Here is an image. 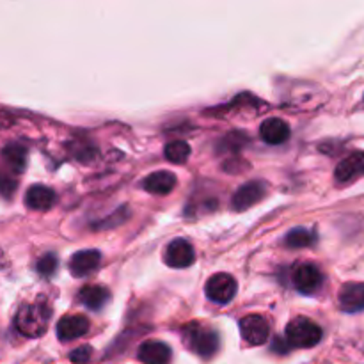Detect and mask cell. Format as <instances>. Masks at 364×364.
Returning <instances> with one entry per match:
<instances>
[{
	"label": "cell",
	"instance_id": "7",
	"mask_svg": "<svg viewBox=\"0 0 364 364\" xmlns=\"http://www.w3.org/2000/svg\"><path fill=\"white\" fill-rule=\"evenodd\" d=\"M323 283V276L320 269L313 263H302L294 272V284L297 291L304 295H313L320 290Z\"/></svg>",
	"mask_w": 364,
	"mask_h": 364
},
{
	"label": "cell",
	"instance_id": "18",
	"mask_svg": "<svg viewBox=\"0 0 364 364\" xmlns=\"http://www.w3.org/2000/svg\"><path fill=\"white\" fill-rule=\"evenodd\" d=\"M109 290H107L105 287H100V284H87V287L82 288L80 294H78V299H80L82 304H84L85 308L92 309V311L102 309L103 306L109 302Z\"/></svg>",
	"mask_w": 364,
	"mask_h": 364
},
{
	"label": "cell",
	"instance_id": "2",
	"mask_svg": "<svg viewBox=\"0 0 364 364\" xmlns=\"http://www.w3.org/2000/svg\"><path fill=\"white\" fill-rule=\"evenodd\" d=\"M183 336L187 345L191 347V350L205 359L215 355L220 347L219 334L215 331L199 326V323H191V326L185 327Z\"/></svg>",
	"mask_w": 364,
	"mask_h": 364
},
{
	"label": "cell",
	"instance_id": "16",
	"mask_svg": "<svg viewBox=\"0 0 364 364\" xmlns=\"http://www.w3.org/2000/svg\"><path fill=\"white\" fill-rule=\"evenodd\" d=\"M53 203H55V194L52 188L45 187V185H32L25 194V205L36 212H46L52 208Z\"/></svg>",
	"mask_w": 364,
	"mask_h": 364
},
{
	"label": "cell",
	"instance_id": "5",
	"mask_svg": "<svg viewBox=\"0 0 364 364\" xmlns=\"http://www.w3.org/2000/svg\"><path fill=\"white\" fill-rule=\"evenodd\" d=\"M240 333L242 338L252 347L265 345L270 336V326L262 315H247L240 320Z\"/></svg>",
	"mask_w": 364,
	"mask_h": 364
},
{
	"label": "cell",
	"instance_id": "13",
	"mask_svg": "<svg viewBox=\"0 0 364 364\" xmlns=\"http://www.w3.org/2000/svg\"><path fill=\"white\" fill-rule=\"evenodd\" d=\"M137 358L144 364H167L171 361V348L164 341L149 340L139 347Z\"/></svg>",
	"mask_w": 364,
	"mask_h": 364
},
{
	"label": "cell",
	"instance_id": "15",
	"mask_svg": "<svg viewBox=\"0 0 364 364\" xmlns=\"http://www.w3.org/2000/svg\"><path fill=\"white\" fill-rule=\"evenodd\" d=\"M142 187H144L146 192L153 196H167L176 187V176L169 173V171H156V173L144 178Z\"/></svg>",
	"mask_w": 364,
	"mask_h": 364
},
{
	"label": "cell",
	"instance_id": "6",
	"mask_svg": "<svg viewBox=\"0 0 364 364\" xmlns=\"http://www.w3.org/2000/svg\"><path fill=\"white\" fill-rule=\"evenodd\" d=\"M364 176V151L350 153L338 164L334 180L338 185H350Z\"/></svg>",
	"mask_w": 364,
	"mask_h": 364
},
{
	"label": "cell",
	"instance_id": "8",
	"mask_svg": "<svg viewBox=\"0 0 364 364\" xmlns=\"http://www.w3.org/2000/svg\"><path fill=\"white\" fill-rule=\"evenodd\" d=\"M164 259H166L167 265L173 267V269H187V267H191L196 259L194 247H192L191 242H187L185 238H176V240H173L166 247Z\"/></svg>",
	"mask_w": 364,
	"mask_h": 364
},
{
	"label": "cell",
	"instance_id": "4",
	"mask_svg": "<svg viewBox=\"0 0 364 364\" xmlns=\"http://www.w3.org/2000/svg\"><path fill=\"white\" fill-rule=\"evenodd\" d=\"M237 281L230 274H215L206 281L205 294L217 304H228L237 295Z\"/></svg>",
	"mask_w": 364,
	"mask_h": 364
},
{
	"label": "cell",
	"instance_id": "20",
	"mask_svg": "<svg viewBox=\"0 0 364 364\" xmlns=\"http://www.w3.org/2000/svg\"><path fill=\"white\" fill-rule=\"evenodd\" d=\"M164 155L173 164H185L191 156V146L185 141H173L166 146Z\"/></svg>",
	"mask_w": 364,
	"mask_h": 364
},
{
	"label": "cell",
	"instance_id": "17",
	"mask_svg": "<svg viewBox=\"0 0 364 364\" xmlns=\"http://www.w3.org/2000/svg\"><path fill=\"white\" fill-rule=\"evenodd\" d=\"M2 160L14 173H23L27 167V148L20 142H9L2 148Z\"/></svg>",
	"mask_w": 364,
	"mask_h": 364
},
{
	"label": "cell",
	"instance_id": "22",
	"mask_svg": "<svg viewBox=\"0 0 364 364\" xmlns=\"http://www.w3.org/2000/svg\"><path fill=\"white\" fill-rule=\"evenodd\" d=\"M18 188V181L13 176H9L7 173L0 171V196L6 199H11L14 196Z\"/></svg>",
	"mask_w": 364,
	"mask_h": 364
},
{
	"label": "cell",
	"instance_id": "14",
	"mask_svg": "<svg viewBox=\"0 0 364 364\" xmlns=\"http://www.w3.org/2000/svg\"><path fill=\"white\" fill-rule=\"evenodd\" d=\"M259 135L267 144H283L290 137V127L287 121L279 119V117H270V119L263 121L262 128H259Z\"/></svg>",
	"mask_w": 364,
	"mask_h": 364
},
{
	"label": "cell",
	"instance_id": "3",
	"mask_svg": "<svg viewBox=\"0 0 364 364\" xmlns=\"http://www.w3.org/2000/svg\"><path fill=\"white\" fill-rule=\"evenodd\" d=\"M322 340V329L318 323L306 316L291 320L287 327V341L290 347L295 348H311L320 343Z\"/></svg>",
	"mask_w": 364,
	"mask_h": 364
},
{
	"label": "cell",
	"instance_id": "10",
	"mask_svg": "<svg viewBox=\"0 0 364 364\" xmlns=\"http://www.w3.org/2000/svg\"><path fill=\"white\" fill-rule=\"evenodd\" d=\"M91 327L89 320L82 315H66L57 322V338L60 341H73L85 336Z\"/></svg>",
	"mask_w": 364,
	"mask_h": 364
},
{
	"label": "cell",
	"instance_id": "11",
	"mask_svg": "<svg viewBox=\"0 0 364 364\" xmlns=\"http://www.w3.org/2000/svg\"><path fill=\"white\" fill-rule=\"evenodd\" d=\"M338 304L345 313L364 311V283H347L341 287Z\"/></svg>",
	"mask_w": 364,
	"mask_h": 364
},
{
	"label": "cell",
	"instance_id": "23",
	"mask_svg": "<svg viewBox=\"0 0 364 364\" xmlns=\"http://www.w3.org/2000/svg\"><path fill=\"white\" fill-rule=\"evenodd\" d=\"M92 355V348L89 345H82V347L75 348L70 354V361L73 364H87Z\"/></svg>",
	"mask_w": 364,
	"mask_h": 364
},
{
	"label": "cell",
	"instance_id": "21",
	"mask_svg": "<svg viewBox=\"0 0 364 364\" xmlns=\"http://www.w3.org/2000/svg\"><path fill=\"white\" fill-rule=\"evenodd\" d=\"M36 269H38V272L41 274V276H45V277L52 276L57 269V256L53 255V252H48V255L41 256L38 262V265H36Z\"/></svg>",
	"mask_w": 364,
	"mask_h": 364
},
{
	"label": "cell",
	"instance_id": "9",
	"mask_svg": "<svg viewBox=\"0 0 364 364\" xmlns=\"http://www.w3.org/2000/svg\"><path fill=\"white\" fill-rule=\"evenodd\" d=\"M265 194L267 185L263 183V181H249V183L242 185V187L235 192L231 205H233V208L238 210V212H244V210L251 208L252 205L262 201V199L265 198Z\"/></svg>",
	"mask_w": 364,
	"mask_h": 364
},
{
	"label": "cell",
	"instance_id": "1",
	"mask_svg": "<svg viewBox=\"0 0 364 364\" xmlns=\"http://www.w3.org/2000/svg\"><path fill=\"white\" fill-rule=\"evenodd\" d=\"M50 306L45 299L23 304L14 316V327L25 338H39L46 333L50 323Z\"/></svg>",
	"mask_w": 364,
	"mask_h": 364
},
{
	"label": "cell",
	"instance_id": "12",
	"mask_svg": "<svg viewBox=\"0 0 364 364\" xmlns=\"http://www.w3.org/2000/svg\"><path fill=\"white\" fill-rule=\"evenodd\" d=\"M100 262H102V255L96 249L78 251L71 256L70 270L75 277H85L98 269Z\"/></svg>",
	"mask_w": 364,
	"mask_h": 364
},
{
	"label": "cell",
	"instance_id": "19",
	"mask_svg": "<svg viewBox=\"0 0 364 364\" xmlns=\"http://www.w3.org/2000/svg\"><path fill=\"white\" fill-rule=\"evenodd\" d=\"M315 233L309 230H306V228H295V230H291L290 233L287 235V238H284V244L288 245V247H294V249H301V247H309V245L315 244Z\"/></svg>",
	"mask_w": 364,
	"mask_h": 364
}]
</instances>
